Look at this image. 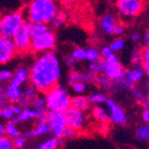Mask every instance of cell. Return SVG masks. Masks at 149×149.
Here are the masks:
<instances>
[{"label": "cell", "instance_id": "33", "mask_svg": "<svg viewBox=\"0 0 149 149\" xmlns=\"http://www.w3.org/2000/svg\"><path fill=\"white\" fill-rule=\"evenodd\" d=\"M70 86H72V90H74V92L81 94V93H84L87 90V88H88V83H86V82H84V81H78V82H74V84H72Z\"/></svg>", "mask_w": 149, "mask_h": 149}, {"label": "cell", "instance_id": "25", "mask_svg": "<svg viewBox=\"0 0 149 149\" xmlns=\"http://www.w3.org/2000/svg\"><path fill=\"white\" fill-rule=\"evenodd\" d=\"M132 93H133V97L136 102H142L145 96L147 95V93H149V87L145 86V88H141V87H135L132 88Z\"/></svg>", "mask_w": 149, "mask_h": 149}, {"label": "cell", "instance_id": "50", "mask_svg": "<svg viewBox=\"0 0 149 149\" xmlns=\"http://www.w3.org/2000/svg\"><path fill=\"white\" fill-rule=\"evenodd\" d=\"M141 105H142L143 109H149V93H147V95L141 102Z\"/></svg>", "mask_w": 149, "mask_h": 149}, {"label": "cell", "instance_id": "44", "mask_svg": "<svg viewBox=\"0 0 149 149\" xmlns=\"http://www.w3.org/2000/svg\"><path fill=\"white\" fill-rule=\"evenodd\" d=\"M143 61L149 62V47H145L142 50V62Z\"/></svg>", "mask_w": 149, "mask_h": 149}, {"label": "cell", "instance_id": "4", "mask_svg": "<svg viewBox=\"0 0 149 149\" xmlns=\"http://www.w3.org/2000/svg\"><path fill=\"white\" fill-rule=\"evenodd\" d=\"M57 44L56 34L51 28H44L42 30L31 34V52L40 54L44 52L53 51Z\"/></svg>", "mask_w": 149, "mask_h": 149}, {"label": "cell", "instance_id": "48", "mask_svg": "<svg viewBox=\"0 0 149 149\" xmlns=\"http://www.w3.org/2000/svg\"><path fill=\"white\" fill-rule=\"evenodd\" d=\"M143 42H144L145 47H149V28L143 34Z\"/></svg>", "mask_w": 149, "mask_h": 149}, {"label": "cell", "instance_id": "36", "mask_svg": "<svg viewBox=\"0 0 149 149\" xmlns=\"http://www.w3.org/2000/svg\"><path fill=\"white\" fill-rule=\"evenodd\" d=\"M13 76H14V72H13L1 68L0 70V83H7V82H9L12 80Z\"/></svg>", "mask_w": 149, "mask_h": 149}, {"label": "cell", "instance_id": "3", "mask_svg": "<svg viewBox=\"0 0 149 149\" xmlns=\"http://www.w3.org/2000/svg\"><path fill=\"white\" fill-rule=\"evenodd\" d=\"M46 97L47 111L64 113L70 107V97L68 90L60 85H55L44 92Z\"/></svg>", "mask_w": 149, "mask_h": 149}, {"label": "cell", "instance_id": "40", "mask_svg": "<svg viewBox=\"0 0 149 149\" xmlns=\"http://www.w3.org/2000/svg\"><path fill=\"white\" fill-rule=\"evenodd\" d=\"M25 143H26V138L23 137V136H19V137H17L14 139L13 144H14L15 148L22 149L24 146H25Z\"/></svg>", "mask_w": 149, "mask_h": 149}, {"label": "cell", "instance_id": "26", "mask_svg": "<svg viewBox=\"0 0 149 149\" xmlns=\"http://www.w3.org/2000/svg\"><path fill=\"white\" fill-rule=\"evenodd\" d=\"M88 97L91 102V105H102L105 102L106 98H107V95L102 90H100V91L92 92Z\"/></svg>", "mask_w": 149, "mask_h": 149}, {"label": "cell", "instance_id": "20", "mask_svg": "<svg viewBox=\"0 0 149 149\" xmlns=\"http://www.w3.org/2000/svg\"><path fill=\"white\" fill-rule=\"evenodd\" d=\"M28 80H29V70H27L25 68H19L9 82L13 84H16V85H19V86H22Z\"/></svg>", "mask_w": 149, "mask_h": 149}, {"label": "cell", "instance_id": "39", "mask_svg": "<svg viewBox=\"0 0 149 149\" xmlns=\"http://www.w3.org/2000/svg\"><path fill=\"white\" fill-rule=\"evenodd\" d=\"M78 133L79 132H77L76 130H74V128H70V127H66V130H65L64 134H63L62 138L65 140H72L74 139V138H76L78 136Z\"/></svg>", "mask_w": 149, "mask_h": 149}, {"label": "cell", "instance_id": "10", "mask_svg": "<svg viewBox=\"0 0 149 149\" xmlns=\"http://www.w3.org/2000/svg\"><path fill=\"white\" fill-rule=\"evenodd\" d=\"M64 115L68 127L74 128L77 132H81L86 127L88 118H87L85 112L70 107L64 112Z\"/></svg>", "mask_w": 149, "mask_h": 149}, {"label": "cell", "instance_id": "52", "mask_svg": "<svg viewBox=\"0 0 149 149\" xmlns=\"http://www.w3.org/2000/svg\"><path fill=\"white\" fill-rule=\"evenodd\" d=\"M5 136V130H4V124L0 121V137Z\"/></svg>", "mask_w": 149, "mask_h": 149}, {"label": "cell", "instance_id": "18", "mask_svg": "<svg viewBox=\"0 0 149 149\" xmlns=\"http://www.w3.org/2000/svg\"><path fill=\"white\" fill-rule=\"evenodd\" d=\"M91 115L94 118V120L98 123H110V118L108 111L105 107L102 105H95L91 110Z\"/></svg>", "mask_w": 149, "mask_h": 149}, {"label": "cell", "instance_id": "12", "mask_svg": "<svg viewBox=\"0 0 149 149\" xmlns=\"http://www.w3.org/2000/svg\"><path fill=\"white\" fill-rule=\"evenodd\" d=\"M17 51L10 37L0 35V64L10 62L16 56Z\"/></svg>", "mask_w": 149, "mask_h": 149}, {"label": "cell", "instance_id": "16", "mask_svg": "<svg viewBox=\"0 0 149 149\" xmlns=\"http://www.w3.org/2000/svg\"><path fill=\"white\" fill-rule=\"evenodd\" d=\"M91 102L89 100V97L86 95H76L74 97H70V107L74 109L80 110V111L86 112L87 110L90 109Z\"/></svg>", "mask_w": 149, "mask_h": 149}, {"label": "cell", "instance_id": "53", "mask_svg": "<svg viewBox=\"0 0 149 149\" xmlns=\"http://www.w3.org/2000/svg\"><path fill=\"white\" fill-rule=\"evenodd\" d=\"M9 121H10V122H12L13 124H15V125H18V124L20 123V119H19V117H18V116H17V117H15V116H14Z\"/></svg>", "mask_w": 149, "mask_h": 149}, {"label": "cell", "instance_id": "1", "mask_svg": "<svg viewBox=\"0 0 149 149\" xmlns=\"http://www.w3.org/2000/svg\"><path fill=\"white\" fill-rule=\"evenodd\" d=\"M62 74L58 55L53 51L38 54L29 70V81L44 93L57 85Z\"/></svg>", "mask_w": 149, "mask_h": 149}, {"label": "cell", "instance_id": "47", "mask_svg": "<svg viewBox=\"0 0 149 149\" xmlns=\"http://www.w3.org/2000/svg\"><path fill=\"white\" fill-rule=\"evenodd\" d=\"M98 130L102 134H107L109 132V125H108V123H100Z\"/></svg>", "mask_w": 149, "mask_h": 149}, {"label": "cell", "instance_id": "23", "mask_svg": "<svg viewBox=\"0 0 149 149\" xmlns=\"http://www.w3.org/2000/svg\"><path fill=\"white\" fill-rule=\"evenodd\" d=\"M100 50L95 47H89L85 49V56H84V60L88 61V62H93V61L100 60Z\"/></svg>", "mask_w": 149, "mask_h": 149}, {"label": "cell", "instance_id": "51", "mask_svg": "<svg viewBox=\"0 0 149 149\" xmlns=\"http://www.w3.org/2000/svg\"><path fill=\"white\" fill-rule=\"evenodd\" d=\"M76 1H77V0H59L60 4L65 5V6H68V5L74 4V3L76 2Z\"/></svg>", "mask_w": 149, "mask_h": 149}, {"label": "cell", "instance_id": "46", "mask_svg": "<svg viewBox=\"0 0 149 149\" xmlns=\"http://www.w3.org/2000/svg\"><path fill=\"white\" fill-rule=\"evenodd\" d=\"M142 65H143V70H144V72H145V77H147L148 82H149V62L148 61H143Z\"/></svg>", "mask_w": 149, "mask_h": 149}, {"label": "cell", "instance_id": "22", "mask_svg": "<svg viewBox=\"0 0 149 149\" xmlns=\"http://www.w3.org/2000/svg\"><path fill=\"white\" fill-rule=\"evenodd\" d=\"M31 106L33 107V110L40 112H45L47 111V107H46V97H45V94H38L37 93L36 96L32 100L31 102Z\"/></svg>", "mask_w": 149, "mask_h": 149}, {"label": "cell", "instance_id": "21", "mask_svg": "<svg viewBox=\"0 0 149 149\" xmlns=\"http://www.w3.org/2000/svg\"><path fill=\"white\" fill-rule=\"evenodd\" d=\"M135 139L139 143H149V125L146 123L140 124L135 132Z\"/></svg>", "mask_w": 149, "mask_h": 149}, {"label": "cell", "instance_id": "13", "mask_svg": "<svg viewBox=\"0 0 149 149\" xmlns=\"http://www.w3.org/2000/svg\"><path fill=\"white\" fill-rule=\"evenodd\" d=\"M125 74L127 80L133 84L134 86H136L137 84L141 83L145 78V72L143 70L142 64L138 65H132V68L125 70Z\"/></svg>", "mask_w": 149, "mask_h": 149}, {"label": "cell", "instance_id": "37", "mask_svg": "<svg viewBox=\"0 0 149 149\" xmlns=\"http://www.w3.org/2000/svg\"><path fill=\"white\" fill-rule=\"evenodd\" d=\"M100 58L104 60V59H108L110 58L111 56L114 55V52H113V50L111 49V47H110V45H108V46H104L102 48V49L100 50Z\"/></svg>", "mask_w": 149, "mask_h": 149}, {"label": "cell", "instance_id": "54", "mask_svg": "<svg viewBox=\"0 0 149 149\" xmlns=\"http://www.w3.org/2000/svg\"><path fill=\"white\" fill-rule=\"evenodd\" d=\"M2 109H3V108L0 107V117H1V115H2Z\"/></svg>", "mask_w": 149, "mask_h": 149}, {"label": "cell", "instance_id": "19", "mask_svg": "<svg viewBox=\"0 0 149 149\" xmlns=\"http://www.w3.org/2000/svg\"><path fill=\"white\" fill-rule=\"evenodd\" d=\"M49 133H50V126L48 124V122L46 121V122H42V123H36L35 128L29 130V132H26L23 135V137H25L26 139H29V138L45 136Z\"/></svg>", "mask_w": 149, "mask_h": 149}, {"label": "cell", "instance_id": "24", "mask_svg": "<svg viewBox=\"0 0 149 149\" xmlns=\"http://www.w3.org/2000/svg\"><path fill=\"white\" fill-rule=\"evenodd\" d=\"M40 114V112L35 111V110L30 109L29 107H24L22 109L21 113L18 115L19 119H20V122L21 121H28V120H31V119H34L36 118Z\"/></svg>", "mask_w": 149, "mask_h": 149}, {"label": "cell", "instance_id": "38", "mask_svg": "<svg viewBox=\"0 0 149 149\" xmlns=\"http://www.w3.org/2000/svg\"><path fill=\"white\" fill-rule=\"evenodd\" d=\"M124 32H125V26H124L122 23H119V22L114 26L113 30H112V34L115 35L116 37L121 36Z\"/></svg>", "mask_w": 149, "mask_h": 149}, {"label": "cell", "instance_id": "43", "mask_svg": "<svg viewBox=\"0 0 149 149\" xmlns=\"http://www.w3.org/2000/svg\"><path fill=\"white\" fill-rule=\"evenodd\" d=\"M141 117H142L143 122L149 125V109H144V110H143L142 114H141Z\"/></svg>", "mask_w": 149, "mask_h": 149}, {"label": "cell", "instance_id": "28", "mask_svg": "<svg viewBox=\"0 0 149 149\" xmlns=\"http://www.w3.org/2000/svg\"><path fill=\"white\" fill-rule=\"evenodd\" d=\"M4 130H5V136H7L10 139H15V138L21 136V133H20L19 128L17 127V125L13 124L10 121L7 122L4 125Z\"/></svg>", "mask_w": 149, "mask_h": 149}, {"label": "cell", "instance_id": "2", "mask_svg": "<svg viewBox=\"0 0 149 149\" xmlns=\"http://www.w3.org/2000/svg\"><path fill=\"white\" fill-rule=\"evenodd\" d=\"M23 12L28 22L50 24L59 12V4L56 0H30Z\"/></svg>", "mask_w": 149, "mask_h": 149}, {"label": "cell", "instance_id": "9", "mask_svg": "<svg viewBox=\"0 0 149 149\" xmlns=\"http://www.w3.org/2000/svg\"><path fill=\"white\" fill-rule=\"evenodd\" d=\"M47 122L50 126V133L54 138H62L68 127L65 115L62 112L47 111Z\"/></svg>", "mask_w": 149, "mask_h": 149}, {"label": "cell", "instance_id": "14", "mask_svg": "<svg viewBox=\"0 0 149 149\" xmlns=\"http://www.w3.org/2000/svg\"><path fill=\"white\" fill-rule=\"evenodd\" d=\"M118 23V19L112 13H108L100 19V28L105 34H112V30L116 24Z\"/></svg>", "mask_w": 149, "mask_h": 149}, {"label": "cell", "instance_id": "6", "mask_svg": "<svg viewBox=\"0 0 149 149\" xmlns=\"http://www.w3.org/2000/svg\"><path fill=\"white\" fill-rule=\"evenodd\" d=\"M116 9L120 18L134 19L144 10V0H116Z\"/></svg>", "mask_w": 149, "mask_h": 149}, {"label": "cell", "instance_id": "41", "mask_svg": "<svg viewBox=\"0 0 149 149\" xmlns=\"http://www.w3.org/2000/svg\"><path fill=\"white\" fill-rule=\"evenodd\" d=\"M14 116H15V113L13 112V110L10 109L9 105L6 106V107H4L2 109V115H1L2 118L6 119V120H10Z\"/></svg>", "mask_w": 149, "mask_h": 149}, {"label": "cell", "instance_id": "29", "mask_svg": "<svg viewBox=\"0 0 149 149\" xmlns=\"http://www.w3.org/2000/svg\"><path fill=\"white\" fill-rule=\"evenodd\" d=\"M110 47H111V49L113 50L114 53L120 52V51H122L123 48L125 47V40H124L121 36H118L110 44Z\"/></svg>", "mask_w": 149, "mask_h": 149}, {"label": "cell", "instance_id": "31", "mask_svg": "<svg viewBox=\"0 0 149 149\" xmlns=\"http://www.w3.org/2000/svg\"><path fill=\"white\" fill-rule=\"evenodd\" d=\"M59 147L58 139L57 138H51V139L45 141L42 144L40 145L38 149H57Z\"/></svg>", "mask_w": 149, "mask_h": 149}, {"label": "cell", "instance_id": "15", "mask_svg": "<svg viewBox=\"0 0 149 149\" xmlns=\"http://www.w3.org/2000/svg\"><path fill=\"white\" fill-rule=\"evenodd\" d=\"M38 92H40V91L37 90L36 87L30 83V85H27L26 88L24 89V90H22V96H21V98L19 100L18 104L21 106L22 108L29 107V106L31 105L32 100L36 96V94Z\"/></svg>", "mask_w": 149, "mask_h": 149}, {"label": "cell", "instance_id": "45", "mask_svg": "<svg viewBox=\"0 0 149 149\" xmlns=\"http://www.w3.org/2000/svg\"><path fill=\"white\" fill-rule=\"evenodd\" d=\"M9 107H10V109L13 110V112H14L15 115H17V116H18V115L20 114V113H21L22 109H23V108H22L21 106L19 105V104H18V105H10Z\"/></svg>", "mask_w": 149, "mask_h": 149}, {"label": "cell", "instance_id": "55", "mask_svg": "<svg viewBox=\"0 0 149 149\" xmlns=\"http://www.w3.org/2000/svg\"><path fill=\"white\" fill-rule=\"evenodd\" d=\"M0 16H1V14H0Z\"/></svg>", "mask_w": 149, "mask_h": 149}, {"label": "cell", "instance_id": "34", "mask_svg": "<svg viewBox=\"0 0 149 149\" xmlns=\"http://www.w3.org/2000/svg\"><path fill=\"white\" fill-rule=\"evenodd\" d=\"M132 65L142 64V50L135 49L132 53Z\"/></svg>", "mask_w": 149, "mask_h": 149}, {"label": "cell", "instance_id": "35", "mask_svg": "<svg viewBox=\"0 0 149 149\" xmlns=\"http://www.w3.org/2000/svg\"><path fill=\"white\" fill-rule=\"evenodd\" d=\"M0 149H16L13 144V141L7 136L0 137Z\"/></svg>", "mask_w": 149, "mask_h": 149}, {"label": "cell", "instance_id": "7", "mask_svg": "<svg viewBox=\"0 0 149 149\" xmlns=\"http://www.w3.org/2000/svg\"><path fill=\"white\" fill-rule=\"evenodd\" d=\"M10 38L18 54H27L31 52V34L28 28L27 21Z\"/></svg>", "mask_w": 149, "mask_h": 149}, {"label": "cell", "instance_id": "17", "mask_svg": "<svg viewBox=\"0 0 149 149\" xmlns=\"http://www.w3.org/2000/svg\"><path fill=\"white\" fill-rule=\"evenodd\" d=\"M22 87L16 85V84H13L9 82V84L5 87V95L6 98L8 100L9 102H18L19 100L21 98L22 96Z\"/></svg>", "mask_w": 149, "mask_h": 149}, {"label": "cell", "instance_id": "42", "mask_svg": "<svg viewBox=\"0 0 149 149\" xmlns=\"http://www.w3.org/2000/svg\"><path fill=\"white\" fill-rule=\"evenodd\" d=\"M130 40H132L133 42H135V44H138V42H140L141 40H142V35H141V33L137 32V31L130 33Z\"/></svg>", "mask_w": 149, "mask_h": 149}, {"label": "cell", "instance_id": "49", "mask_svg": "<svg viewBox=\"0 0 149 149\" xmlns=\"http://www.w3.org/2000/svg\"><path fill=\"white\" fill-rule=\"evenodd\" d=\"M65 63L68 64V66H70V68H74V65H76V63H77V61L74 60V58H72V57H68V58L65 59Z\"/></svg>", "mask_w": 149, "mask_h": 149}, {"label": "cell", "instance_id": "32", "mask_svg": "<svg viewBox=\"0 0 149 149\" xmlns=\"http://www.w3.org/2000/svg\"><path fill=\"white\" fill-rule=\"evenodd\" d=\"M84 56H85V49L82 47H76L74 49H72V53H70V57L74 58L77 62L84 60Z\"/></svg>", "mask_w": 149, "mask_h": 149}, {"label": "cell", "instance_id": "27", "mask_svg": "<svg viewBox=\"0 0 149 149\" xmlns=\"http://www.w3.org/2000/svg\"><path fill=\"white\" fill-rule=\"evenodd\" d=\"M65 21H66V15L63 12H61V10H59V12L55 15V17L53 18V20H52L50 24H51L54 29H58V28L62 27V26L64 25Z\"/></svg>", "mask_w": 149, "mask_h": 149}, {"label": "cell", "instance_id": "30", "mask_svg": "<svg viewBox=\"0 0 149 149\" xmlns=\"http://www.w3.org/2000/svg\"><path fill=\"white\" fill-rule=\"evenodd\" d=\"M88 70L92 72L93 74H100L102 72V59L97 61H93V62H89L88 65Z\"/></svg>", "mask_w": 149, "mask_h": 149}, {"label": "cell", "instance_id": "5", "mask_svg": "<svg viewBox=\"0 0 149 149\" xmlns=\"http://www.w3.org/2000/svg\"><path fill=\"white\" fill-rule=\"evenodd\" d=\"M26 22L23 10H13L0 16V35L12 37Z\"/></svg>", "mask_w": 149, "mask_h": 149}, {"label": "cell", "instance_id": "11", "mask_svg": "<svg viewBox=\"0 0 149 149\" xmlns=\"http://www.w3.org/2000/svg\"><path fill=\"white\" fill-rule=\"evenodd\" d=\"M124 68L121 64L120 60L116 55L111 56L110 58L102 60V74L107 77L111 81L117 80L123 74Z\"/></svg>", "mask_w": 149, "mask_h": 149}, {"label": "cell", "instance_id": "8", "mask_svg": "<svg viewBox=\"0 0 149 149\" xmlns=\"http://www.w3.org/2000/svg\"><path fill=\"white\" fill-rule=\"evenodd\" d=\"M104 104H105V108L108 111L111 123L119 126H124L127 124V115H126L123 108L121 107L116 100L107 96Z\"/></svg>", "mask_w": 149, "mask_h": 149}]
</instances>
